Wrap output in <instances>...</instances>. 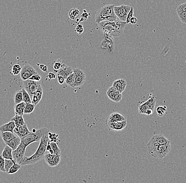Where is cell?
Returning a JSON list of instances; mask_svg holds the SVG:
<instances>
[{
	"instance_id": "c3c4849f",
	"label": "cell",
	"mask_w": 186,
	"mask_h": 183,
	"mask_svg": "<svg viewBox=\"0 0 186 183\" xmlns=\"http://www.w3.org/2000/svg\"><path fill=\"white\" fill-rule=\"evenodd\" d=\"M47 77L48 78L49 80H52L56 78V75L53 72H50L49 73L48 75H47Z\"/></svg>"
},
{
	"instance_id": "e0dca14e",
	"label": "cell",
	"mask_w": 186,
	"mask_h": 183,
	"mask_svg": "<svg viewBox=\"0 0 186 183\" xmlns=\"http://www.w3.org/2000/svg\"><path fill=\"white\" fill-rule=\"evenodd\" d=\"M126 86L127 82L125 80L122 78L115 80L112 84V86L121 93H122L125 91Z\"/></svg>"
},
{
	"instance_id": "8fae6325",
	"label": "cell",
	"mask_w": 186,
	"mask_h": 183,
	"mask_svg": "<svg viewBox=\"0 0 186 183\" xmlns=\"http://www.w3.org/2000/svg\"><path fill=\"white\" fill-rule=\"evenodd\" d=\"M38 74L35 69L29 64L24 65L22 68L20 75L21 78L23 81L29 80L32 75Z\"/></svg>"
},
{
	"instance_id": "9c48e42d",
	"label": "cell",
	"mask_w": 186,
	"mask_h": 183,
	"mask_svg": "<svg viewBox=\"0 0 186 183\" xmlns=\"http://www.w3.org/2000/svg\"><path fill=\"white\" fill-rule=\"evenodd\" d=\"M40 85L41 84L39 82H35L29 79L24 81L23 82V88L28 93L31 99Z\"/></svg>"
},
{
	"instance_id": "277c9868",
	"label": "cell",
	"mask_w": 186,
	"mask_h": 183,
	"mask_svg": "<svg viewBox=\"0 0 186 183\" xmlns=\"http://www.w3.org/2000/svg\"><path fill=\"white\" fill-rule=\"evenodd\" d=\"M50 131L48 129L42 128L39 129H34L29 134L21 139V142L27 147L34 142L39 141L44 135L48 133Z\"/></svg>"
},
{
	"instance_id": "5b68a950",
	"label": "cell",
	"mask_w": 186,
	"mask_h": 183,
	"mask_svg": "<svg viewBox=\"0 0 186 183\" xmlns=\"http://www.w3.org/2000/svg\"><path fill=\"white\" fill-rule=\"evenodd\" d=\"M149 154L155 158L162 159L167 156L171 152V146L170 142L160 145L157 147L147 148Z\"/></svg>"
},
{
	"instance_id": "1f68e13d",
	"label": "cell",
	"mask_w": 186,
	"mask_h": 183,
	"mask_svg": "<svg viewBox=\"0 0 186 183\" xmlns=\"http://www.w3.org/2000/svg\"><path fill=\"white\" fill-rule=\"evenodd\" d=\"M21 167V165L17 164V163H15L11 167V168L10 169L9 171H8L7 173H8V174H13V173H16L17 171H18L20 169Z\"/></svg>"
},
{
	"instance_id": "f907efd6",
	"label": "cell",
	"mask_w": 186,
	"mask_h": 183,
	"mask_svg": "<svg viewBox=\"0 0 186 183\" xmlns=\"http://www.w3.org/2000/svg\"><path fill=\"white\" fill-rule=\"evenodd\" d=\"M138 22V19L137 18L135 17H133L131 18L130 20V23L131 24H136Z\"/></svg>"
},
{
	"instance_id": "e575fe53",
	"label": "cell",
	"mask_w": 186,
	"mask_h": 183,
	"mask_svg": "<svg viewBox=\"0 0 186 183\" xmlns=\"http://www.w3.org/2000/svg\"><path fill=\"white\" fill-rule=\"evenodd\" d=\"M156 111L158 116H162L164 115L165 113L167 112V107L166 106H159L156 108Z\"/></svg>"
},
{
	"instance_id": "8d00e7d4",
	"label": "cell",
	"mask_w": 186,
	"mask_h": 183,
	"mask_svg": "<svg viewBox=\"0 0 186 183\" xmlns=\"http://www.w3.org/2000/svg\"><path fill=\"white\" fill-rule=\"evenodd\" d=\"M15 161L13 160H9V159H5V169L6 173H7L9 171L11 167L15 164Z\"/></svg>"
},
{
	"instance_id": "7bdbcfd3",
	"label": "cell",
	"mask_w": 186,
	"mask_h": 183,
	"mask_svg": "<svg viewBox=\"0 0 186 183\" xmlns=\"http://www.w3.org/2000/svg\"><path fill=\"white\" fill-rule=\"evenodd\" d=\"M75 31L79 34H81L84 32V27L82 26V24L79 23L78 24L77 26L76 27V29H75Z\"/></svg>"
},
{
	"instance_id": "f546056e",
	"label": "cell",
	"mask_w": 186,
	"mask_h": 183,
	"mask_svg": "<svg viewBox=\"0 0 186 183\" xmlns=\"http://www.w3.org/2000/svg\"><path fill=\"white\" fill-rule=\"evenodd\" d=\"M22 91L23 102L26 104L32 103L31 99L28 93L25 90L24 88L22 89Z\"/></svg>"
},
{
	"instance_id": "836d02e7",
	"label": "cell",
	"mask_w": 186,
	"mask_h": 183,
	"mask_svg": "<svg viewBox=\"0 0 186 183\" xmlns=\"http://www.w3.org/2000/svg\"><path fill=\"white\" fill-rule=\"evenodd\" d=\"M64 63H63V61L61 60V59H59L58 60L56 61L54 64H53V68L55 70V72H58V70L61 69V67L63 66Z\"/></svg>"
},
{
	"instance_id": "f35d334b",
	"label": "cell",
	"mask_w": 186,
	"mask_h": 183,
	"mask_svg": "<svg viewBox=\"0 0 186 183\" xmlns=\"http://www.w3.org/2000/svg\"><path fill=\"white\" fill-rule=\"evenodd\" d=\"M48 137L49 140L51 142H57L58 139V135L55 133H51L49 132L48 133Z\"/></svg>"
},
{
	"instance_id": "6da1fadb",
	"label": "cell",
	"mask_w": 186,
	"mask_h": 183,
	"mask_svg": "<svg viewBox=\"0 0 186 183\" xmlns=\"http://www.w3.org/2000/svg\"><path fill=\"white\" fill-rule=\"evenodd\" d=\"M48 133L44 135L41 138L39 146L34 154L30 157H24L22 162L20 163L21 166L34 165L44 159L46 152L47 147L49 141Z\"/></svg>"
},
{
	"instance_id": "7dc6e473",
	"label": "cell",
	"mask_w": 186,
	"mask_h": 183,
	"mask_svg": "<svg viewBox=\"0 0 186 183\" xmlns=\"http://www.w3.org/2000/svg\"><path fill=\"white\" fill-rule=\"evenodd\" d=\"M46 152H48V153L50 154H54V152H53V149H52V148H51L50 145V140H49V141L48 145H47V147Z\"/></svg>"
},
{
	"instance_id": "44dd1931",
	"label": "cell",
	"mask_w": 186,
	"mask_h": 183,
	"mask_svg": "<svg viewBox=\"0 0 186 183\" xmlns=\"http://www.w3.org/2000/svg\"><path fill=\"white\" fill-rule=\"evenodd\" d=\"M21 142V139L18 136H15V137L12 139V140H10L7 142H5V144L9 146L12 148L13 151L17 149L18 146L20 145Z\"/></svg>"
},
{
	"instance_id": "f1b7e54d",
	"label": "cell",
	"mask_w": 186,
	"mask_h": 183,
	"mask_svg": "<svg viewBox=\"0 0 186 183\" xmlns=\"http://www.w3.org/2000/svg\"><path fill=\"white\" fill-rule=\"evenodd\" d=\"M36 105L32 103L26 104L25 109H24V114H30L34 112V110L36 107Z\"/></svg>"
},
{
	"instance_id": "30bf717a",
	"label": "cell",
	"mask_w": 186,
	"mask_h": 183,
	"mask_svg": "<svg viewBox=\"0 0 186 183\" xmlns=\"http://www.w3.org/2000/svg\"><path fill=\"white\" fill-rule=\"evenodd\" d=\"M27 147H26L22 142H21L20 145L18 146L16 149L12 152L13 159L15 163L20 165L22 159H23Z\"/></svg>"
},
{
	"instance_id": "d6986e66",
	"label": "cell",
	"mask_w": 186,
	"mask_h": 183,
	"mask_svg": "<svg viewBox=\"0 0 186 183\" xmlns=\"http://www.w3.org/2000/svg\"><path fill=\"white\" fill-rule=\"evenodd\" d=\"M43 89L41 85H39L38 89L36 91L35 94H34V96L31 99L32 103L34 104V105H36L38 104L39 103L40 101H41L42 95H43Z\"/></svg>"
},
{
	"instance_id": "4dcf8cb0",
	"label": "cell",
	"mask_w": 186,
	"mask_h": 183,
	"mask_svg": "<svg viewBox=\"0 0 186 183\" xmlns=\"http://www.w3.org/2000/svg\"><path fill=\"white\" fill-rule=\"evenodd\" d=\"M74 81H75V75H74V73L73 72L66 79L65 83L67 85L73 88Z\"/></svg>"
},
{
	"instance_id": "ab89813d",
	"label": "cell",
	"mask_w": 186,
	"mask_h": 183,
	"mask_svg": "<svg viewBox=\"0 0 186 183\" xmlns=\"http://www.w3.org/2000/svg\"><path fill=\"white\" fill-rule=\"evenodd\" d=\"M0 171L6 172L5 169V159L0 155Z\"/></svg>"
},
{
	"instance_id": "74e56055",
	"label": "cell",
	"mask_w": 186,
	"mask_h": 183,
	"mask_svg": "<svg viewBox=\"0 0 186 183\" xmlns=\"http://www.w3.org/2000/svg\"><path fill=\"white\" fill-rule=\"evenodd\" d=\"M22 68L18 64H15L14 65L12 68V72L13 75H17L19 74H20V72L21 71Z\"/></svg>"
},
{
	"instance_id": "681fc988",
	"label": "cell",
	"mask_w": 186,
	"mask_h": 183,
	"mask_svg": "<svg viewBox=\"0 0 186 183\" xmlns=\"http://www.w3.org/2000/svg\"><path fill=\"white\" fill-rule=\"evenodd\" d=\"M39 68L44 72H47V70H48L47 66L46 65H44V64H41V65H39Z\"/></svg>"
},
{
	"instance_id": "60d3db41",
	"label": "cell",
	"mask_w": 186,
	"mask_h": 183,
	"mask_svg": "<svg viewBox=\"0 0 186 183\" xmlns=\"http://www.w3.org/2000/svg\"><path fill=\"white\" fill-rule=\"evenodd\" d=\"M89 15H90L86 12V10H84V12L82 13V15H81L80 19V21H79V23L81 22H84L86 21V20L88 19V18ZM79 23H78V24H79Z\"/></svg>"
},
{
	"instance_id": "603a6c76",
	"label": "cell",
	"mask_w": 186,
	"mask_h": 183,
	"mask_svg": "<svg viewBox=\"0 0 186 183\" xmlns=\"http://www.w3.org/2000/svg\"><path fill=\"white\" fill-rule=\"evenodd\" d=\"M13 150L11 147L7 145L4 149L3 150L2 153V156L5 159H9V160H13V155H12Z\"/></svg>"
},
{
	"instance_id": "cb8c5ba5",
	"label": "cell",
	"mask_w": 186,
	"mask_h": 183,
	"mask_svg": "<svg viewBox=\"0 0 186 183\" xmlns=\"http://www.w3.org/2000/svg\"><path fill=\"white\" fill-rule=\"evenodd\" d=\"M150 109V100L149 99L147 101L144 102V103L141 104L139 106V112L141 114H145L147 111Z\"/></svg>"
},
{
	"instance_id": "2e32d148",
	"label": "cell",
	"mask_w": 186,
	"mask_h": 183,
	"mask_svg": "<svg viewBox=\"0 0 186 183\" xmlns=\"http://www.w3.org/2000/svg\"><path fill=\"white\" fill-rule=\"evenodd\" d=\"M13 132L15 133L19 137L22 139L29 134L30 131L28 129L27 124L26 123L24 125L21 126V127H15V128L13 130Z\"/></svg>"
},
{
	"instance_id": "7a4b0ae2",
	"label": "cell",
	"mask_w": 186,
	"mask_h": 183,
	"mask_svg": "<svg viewBox=\"0 0 186 183\" xmlns=\"http://www.w3.org/2000/svg\"><path fill=\"white\" fill-rule=\"evenodd\" d=\"M126 25V22L120 20L105 21L98 23V27L103 33H107L113 37L120 36L123 34Z\"/></svg>"
},
{
	"instance_id": "83f0119b",
	"label": "cell",
	"mask_w": 186,
	"mask_h": 183,
	"mask_svg": "<svg viewBox=\"0 0 186 183\" xmlns=\"http://www.w3.org/2000/svg\"><path fill=\"white\" fill-rule=\"evenodd\" d=\"M14 101L15 104L20 103L22 102H23V94H22V91L20 90L18 91L15 94V97H14Z\"/></svg>"
},
{
	"instance_id": "b9f144b4",
	"label": "cell",
	"mask_w": 186,
	"mask_h": 183,
	"mask_svg": "<svg viewBox=\"0 0 186 183\" xmlns=\"http://www.w3.org/2000/svg\"><path fill=\"white\" fill-rule=\"evenodd\" d=\"M133 14H134V9L133 7H131V10L130 11V12H128V15H127L126 17V24H128L130 23V20L131 19V18L133 17Z\"/></svg>"
},
{
	"instance_id": "d590c367",
	"label": "cell",
	"mask_w": 186,
	"mask_h": 183,
	"mask_svg": "<svg viewBox=\"0 0 186 183\" xmlns=\"http://www.w3.org/2000/svg\"><path fill=\"white\" fill-rule=\"evenodd\" d=\"M179 19L182 23L186 24V12L176 10Z\"/></svg>"
},
{
	"instance_id": "5bb4252c",
	"label": "cell",
	"mask_w": 186,
	"mask_h": 183,
	"mask_svg": "<svg viewBox=\"0 0 186 183\" xmlns=\"http://www.w3.org/2000/svg\"><path fill=\"white\" fill-rule=\"evenodd\" d=\"M127 120L122 121H118L112 123L107 124V127L109 130L111 131H120L123 130L125 128L127 125Z\"/></svg>"
},
{
	"instance_id": "4316f807",
	"label": "cell",
	"mask_w": 186,
	"mask_h": 183,
	"mask_svg": "<svg viewBox=\"0 0 186 183\" xmlns=\"http://www.w3.org/2000/svg\"><path fill=\"white\" fill-rule=\"evenodd\" d=\"M1 137L2 138V139L4 141V143L7 142L10 140H12L15 137V135L13 133L11 132H1Z\"/></svg>"
},
{
	"instance_id": "ee69618b",
	"label": "cell",
	"mask_w": 186,
	"mask_h": 183,
	"mask_svg": "<svg viewBox=\"0 0 186 183\" xmlns=\"http://www.w3.org/2000/svg\"><path fill=\"white\" fill-rule=\"evenodd\" d=\"M29 80L34 81H35V82H39L41 81V77L38 74H37L32 75L31 77L29 78Z\"/></svg>"
},
{
	"instance_id": "8992f818",
	"label": "cell",
	"mask_w": 186,
	"mask_h": 183,
	"mask_svg": "<svg viewBox=\"0 0 186 183\" xmlns=\"http://www.w3.org/2000/svg\"><path fill=\"white\" fill-rule=\"evenodd\" d=\"M170 142V140L167 139L164 135H155L151 138L149 141L147 143V148H151L157 147L160 145H164Z\"/></svg>"
},
{
	"instance_id": "ac0fdd59",
	"label": "cell",
	"mask_w": 186,
	"mask_h": 183,
	"mask_svg": "<svg viewBox=\"0 0 186 183\" xmlns=\"http://www.w3.org/2000/svg\"><path fill=\"white\" fill-rule=\"evenodd\" d=\"M73 72V69L71 67L63 64L61 69L58 70L57 75L63 76L66 79L70 74Z\"/></svg>"
},
{
	"instance_id": "ffe728a7",
	"label": "cell",
	"mask_w": 186,
	"mask_h": 183,
	"mask_svg": "<svg viewBox=\"0 0 186 183\" xmlns=\"http://www.w3.org/2000/svg\"><path fill=\"white\" fill-rule=\"evenodd\" d=\"M15 124L14 121H11L9 122L4 124L0 127L1 132H11L13 133V130L15 128Z\"/></svg>"
},
{
	"instance_id": "7402d4cb",
	"label": "cell",
	"mask_w": 186,
	"mask_h": 183,
	"mask_svg": "<svg viewBox=\"0 0 186 183\" xmlns=\"http://www.w3.org/2000/svg\"><path fill=\"white\" fill-rule=\"evenodd\" d=\"M26 103L22 102L20 103L15 104V115L23 116L24 114V109Z\"/></svg>"
},
{
	"instance_id": "f6af8a7d",
	"label": "cell",
	"mask_w": 186,
	"mask_h": 183,
	"mask_svg": "<svg viewBox=\"0 0 186 183\" xmlns=\"http://www.w3.org/2000/svg\"><path fill=\"white\" fill-rule=\"evenodd\" d=\"M176 10L186 12V2L184 3L180 4L177 8Z\"/></svg>"
},
{
	"instance_id": "d6a6232c",
	"label": "cell",
	"mask_w": 186,
	"mask_h": 183,
	"mask_svg": "<svg viewBox=\"0 0 186 183\" xmlns=\"http://www.w3.org/2000/svg\"><path fill=\"white\" fill-rule=\"evenodd\" d=\"M50 145L52 149H53L54 154H57V155L61 154V149L58 147V145H57V143L56 142H51V141H50Z\"/></svg>"
},
{
	"instance_id": "d4e9b609",
	"label": "cell",
	"mask_w": 186,
	"mask_h": 183,
	"mask_svg": "<svg viewBox=\"0 0 186 183\" xmlns=\"http://www.w3.org/2000/svg\"><path fill=\"white\" fill-rule=\"evenodd\" d=\"M68 16L70 20H75L77 19L80 16V10L76 7H74L69 11Z\"/></svg>"
},
{
	"instance_id": "3957f363",
	"label": "cell",
	"mask_w": 186,
	"mask_h": 183,
	"mask_svg": "<svg viewBox=\"0 0 186 183\" xmlns=\"http://www.w3.org/2000/svg\"><path fill=\"white\" fill-rule=\"evenodd\" d=\"M114 7L115 5L113 4H107L100 8L95 15V22L98 24L105 21H112L118 20L114 10Z\"/></svg>"
},
{
	"instance_id": "4fadbf2b",
	"label": "cell",
	"mask_w": 186,
	"mask_h": 183,
	"mask_svg": "<svg viewBox=\"0 0 186 183\" xmlns=\"http://www.w3.org/2000/svg\"><path fill=\"white\" fill-rule=\"evenodd\" d=\"M106 94L109 99L116 103L120 102L122 99V93L115 89L112 86L107 89Z\"/></svg>"
},
{
	"instance_id": "bcb514c9",
	"label": "cell",
	"mask_w": 186,
	"mask_h": 183,
	"mask_svg": "<svg viewBox=\"0 0 186 183\" xmlns=\"http://www.w3.org/2000/svg\"><path fill=\"white\" fill-rule=\"evenodd\" d=\"M57 78H58V81L59 83L61 85H63L65 83L66 79L65 78H63V76H60V75H57Z\"/></svg>"
},
{
	"instance_id": "484cf974",
	"label": "cell",
	"mask_w": 186,
	"mask_h": 183,
	"mask_svg": "<svg viewBox=\"0 0 186 183\" xmlns=\"http://www.w3.org/2000/svg\"><path fill=\"white\" fill-rule=\"evenodd\" d=\"M11 121L15 122V126L17 127H21V126L24 125L26 124L25 122H24V119L23 118V116L15 115L14 117L12 118Z\"/></svg>"
},
{
	"instance_id": "7c38bea8",
	"label": "cell",
	"mask_w": 186,
	"mask_h": 183,
	"mask_svg": "<svg viewBox=\"0 0 186 183\" xmlns=\"http://www.w3.org/2000/svg\"><path fill=\"white\" fill-rule=\"evenodd\" d=\"M44 159L46 163L51 167H56L58 165L61 161V154H50L46 152L44 156Z\"/></svg>"
},
{
	"instance_id": "52a82bcc",
	"label": "cell",
	"mask_w": 186,
	"mask_h": 183,
	"mask_svg": "<svg viewBox=\"0 0 186 183\" xmlns=\"http://www.w3.org/2000/svg\"><path fill=\"white\" fill-rule=\"evenodd\" d=\"M73 72L75 75V81L73 85L74 87L82 86L86 81V75L84 72L79 68L73 69Z\"/></svg>"
},
{
	"instance_id": "ba28073f",
	"label": "cell",
	"mask_w": 186,
	"mask_h": 183,
	"mask_svg": "<svg viewBox=\"0 0 186 183\" xmlns=\"http://www.w3.org/2000/svg\"><path fill=\"white\" fill-rule=\"evenodd\" d=\"M131 9L128 5H122L115 6L114 8L115 14L121 21L125 22L126 17Z\"/></svg>"
},
{
	"instance_id": "9a60e30c",
	"label": "cell",
	"mask_w": 186,
	"mask_h": 183,
	"mask_svg": "<svg viewBox=\"0 0 186 183\" xmlns=\"http://www.w3.org/2000/svg\"><path fill=\"white\" fill-rule=\"evenodd\" d=\"M126 118L122 115L121 113L119 112H114L112 113L108 116L106 120V124L109 123L118 122V121H122L126 120Z\"/></svg>"
}]
</instances>
